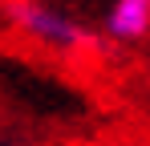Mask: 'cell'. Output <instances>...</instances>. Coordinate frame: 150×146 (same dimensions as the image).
Listing matches in <instances>:
<instances>
[{
	"label": "cell",
	"instance_id": "obj_1",
	"mask_svg": "<svg viewBox=\"0 0 150 146\" xmlns=\"http://www.w3.org/2000/svg\"><path fill=\"white\" fill-rule=\"evenodd\" d=\"M8 16L12 24L33 37V41H41V45L49 49H85L93 45V37L85 33V24L73 21L69 12H61V8H53V4H41V0H12L8 4Z\"/></svg>",
	"mask_w": 150,
	"mask_h": 146
},
{
	"label": "cell",
	"instance_id": "obj_2",
	"mask_svg": "<svg viewBox=\"0 0 150 146\" xmlns=\"http://www.w3.org/2000/svg\"><path fill=\"white\" fill-rule=\"evenodd\" d=\"M105 37L114 41L150 37V0H114L105 12Z\"/></svg>",
	"mask_w": 150,
	"mask_h": 146
}]
</instances>
